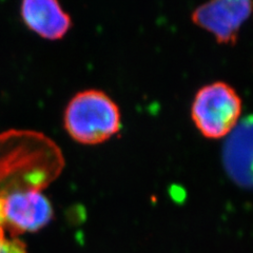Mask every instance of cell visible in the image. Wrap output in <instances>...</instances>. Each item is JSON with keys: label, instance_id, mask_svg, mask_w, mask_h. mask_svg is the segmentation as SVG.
I'll use <instances>...</instances> for the list:
<instances>
[{"label": "cell", "instance_id": "5b68a950", "mask_svg": "<svg viewBox=\"0 0 253 253\" xmlns=\"http://www.w3.org/2000/svg\"><path fill=\"white\" fill-rule=\"evenodd\" d=\"M223 164L235 184L253 189V115L237 123L229 134L223 149Z\"/></svg>", "mask_w": 253, "mask_h": 253}, {"label": "cell", "instance_id": "52a82bcc", "mask_svg": "<svg viewBox=\"0 0 253 253\" xmlns=\"http://www.w3.org/2000/svg\"><path fill=\"white\" fill-rule=\"evenodd\" d=\"M0 253H28L26 245L18 239L0 237Z\"/></svg>", "mask_w": 253, "mask_h": 253}, {"label": "cell", "instance_id": "3957f363", "mask_svg": "<svg viewBox=\"0 0 253 253\" xmlns=\"http://www.w3.org/2000/svg\"><path fill=\"white\" fill-rule=\"evenodd\" d=\"M242 100L225 83L205 85L197 92L191 109L192 120L204 136L217 139L229 135L239 123Z\"/></svg>", "mask_w": 253, "mask_h": 253}, {"label": "cell", "instance_id": "8992f818", "mask_svg": "<svg viewBox=\"0 0 253 253\" xmlns=\"http://www.w3.org/2000/svg\"><path fill=\"white\" fill-rule=\"evenodd\" d=\"M20 15L28 28L46 39H59L72 26L68 13L56 0H25Z\"/></svg>", "mask_w": 253, "mask_h": 253}, {"label": "cell", "instance_id": "6da1fadb", "mask_svg": "<svg viewBox=\"0 0 253 253\" xmlns=\"http://www.w3.org/2000/svg\"><path fill=\"white\" fill-rule=\"evenodd\" d=\"M65 167L60 148L32 130L0 133V209L28 194L42 192Z\"/></svg>", "mask_w": 253, "mask_h": 253}, {"label": "cell", "instance_id": "7a4b0ae2", "mask_svg": "<svg viewBox=\"0 0 253 253\" xmlns=\"http://www.w3.org/2000/svg\"><path fill=\"white\" fill-rule=\"evenodd\" d=\"M69 135L84 145H97L121 129V112L108 95L98 90H85L74 95L63 115Z\"/></svg>", "mask_w": 253, "mask_h": 253}, {"label": "cell", "instance_id": "277c9868", "mask_svg": "<svg viewBox=\"0 0 253 253\" xmlns=\"http://www.w3.org/2000/svg\"><path fill=\"white\" fill-rule=\"evenodd\" d=\"M252 11V3L241 1H213L201 5L193 13L197 26L214 35L218 42H235L237 33Z\"/></svg>", "mask_w": 253, "mask_h": 253}]
</instances>
